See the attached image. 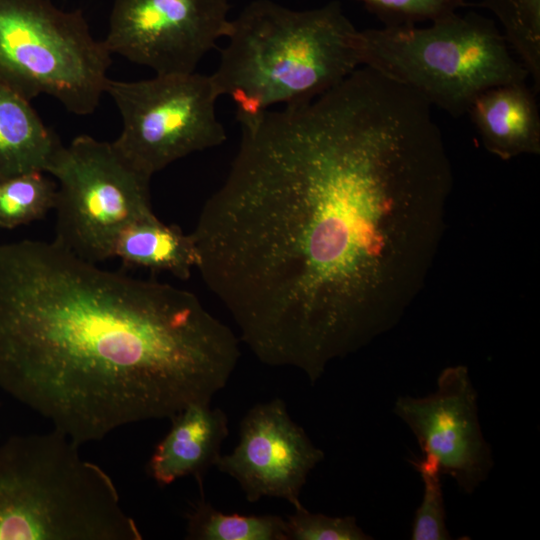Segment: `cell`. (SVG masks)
Masks as SVG:
<instances>
[{"label":"cell","instance_id":"6da1fadb","mask_svg":"<svg viewBox=\"0 0 540 540\" xmlns=\"http://www.w3.org/2000/svg\"><path fill=\"white\" fill-rule=\"evenodd\" d=\"M238 121L236 156L190 233L196 269L260 362L314 385L424 289L451 161L421 109L357 79Z\"/></svg>","mask_w":540,"mask_h":540},{"label":"cell","instance_id":"7a4b0ae2","mask_svg":"<svg viewBox=\"0 0 540 540\" xmlns=\"http://www.w3.org/2000/svg\"><path fill=\"white\" fill-rule=\"evenodd\" d=\"M239 338L193 293L56 242L0 243V390L78 445L211 403Z\"/></svg>","mask_w":540,"mask_h":540},{"label":"cell","instance_id":"3957f363","mask_svg":"<svg viewBox=\"0 0 540 540\" xmlns=\"http://www.w3.org/2000/svg\"><path fill=\"white\" fill-rule=\"evenodd\" d=\"M357 33L339 1L295 10L254 0L232 19L211 77L219 96L235 103L237 120L308 102L361 66Z\"/></svg>","mask_w":540,"mask_h":540},{"label":"cell","instance_id":"277c9868","mask_svg":"<svg viewBox=\"0 0 540 540\" xmlns=\"http://www.w3.org/2000/svg\"><path fill=\"white\" fill-rule=\"evenodd\" d=\"M62 432L0 443V540H141L117 488Z\"/></svg>","mask_w":540,"mask_h":540},{"label":"cell","instance_id":"5b68a950","mask_svg":"<svg viewBox=\"0 0 540 540\" xmlns=\"http://www.w3.org/2000/svg\"><path fill=\"white\" fill-rule=\"evenodd\" d=\"M356 50L361 66L411 88L456 118L486 89L529 77L495 22L476 12H457L427 27L358 30Z\"/></svg>","mask_w":540,"mask_h":540},{"label":"cell","instance_id":"8992f818","mask_svg":"<svg viewBox=\"0 0 540 540\" xmlns=\"http://www.w3.org/2000/svg\"><path fill=\"white\" fill-rule=\"evenodd\" d=\"M111 53L81 10L50 0H0V85L23 98L46 94L76 115L95 111Z\"/></svg>","mask_w":540,"mask_h":540},{"label":"cell","instance_id":"52a82bcc","mask_svg":"<svg viewBox=\"0 0 540 540\" xmlns=\"http://www.w3.org/2000/svg\"><path fill=\"white\" fill-rule=\"evenodd\" d=\"M46 172L58 181L54 242L87 262L113 257L128 225L156 216L151 176L132 166L112 142L77 136L58 149Z\"/></svg>","mask_w":540,"mask_h":540},{"label":"cell","instance_id":"ba28073f","mask_svg":"<svg viewBox=\"0 0 540 540\" xmlns=\"http://www.w3.org/2000/svg\"><path fill=\"white\" fill-rule=\"evenodd\" d=\"M122 130L112 143L136 169L152 177L192 153L221 145L226 132L216 115L211 75H155L139 81L109 79Z\"/></svg>","mask_w":540,"mask_h":540},{"label":"cell","instance_id":"9c48e42d","mask_svg":"<svg viewBox=\"0 0 540 540\" xmlns=\"http://www.w3.org/2000/svg\"><path fill=\"white\" fill-rule=\"evenodd\" d=\"M229 10L228 0H115L103 42L156 75L191 74L229 36Z\"/></svg>","mask_w":540,"mask_h":540},{"label":"cell","instance_id":"30bf717a","mask_svg":"<svg viewBox=\"0 0 540 540\" xmlns=\"http://www.w3.org/2000/svg\"><path fill=\"white\" fill-rule=\"evenodd\" d=\"M393 413L413 433L423 457L450 476L470 495L487 480L494 466L490 444L478 416V393L468 368H444L434 392L423 396H399Z\"/></svg>","mask_w":540,"mask_h":540},{"label":"cell","instance_id":"8fae6325","mask_svg":"<svg viewBox=\"0 0 540 540\" xmlns=\"http://www.w3.org/2000/svg\"><path fill=\"white\" fill-rule=\"evenodd\" d=\"M323 450L292 420L281 398L251 407L239 425V441L229 454L220 455L217 469L239 484L245 498L264 497L303 507L302 489L310 472L324 460Z\"/></svg>","mask_w":540,"mask_h":540},{"label":"cell","instance_id":"7c38bea8","mask_svg":"<svg viewBox=\"0 0 540 540\" xmlns=\"http://www.w3.org/2000/svg\"><path fill=\"white\" fill-rule=\"evenodd\" d=\"M170 421L168 433L149 458L147 473L160 487L192 476L203 489L204 476L216 465L229 434L228 417L211 403H194Z\"/></svg>","mask_w":540,"mask_h":540},{"label":"cell","instance_id":"4fadbf2b","mask_svg":"<svg viewBox=\"0 0 540 540\" xmlns=\"http://www.w3.org/2000/svg\"><path fill=\"white\" fill-rule=\"evenodd\" d=\"M527 82L494 86L481 92L466 114L487 151L508 160L540 153V115Z\"/></svg>","mask_w":540,"mask_h":540},{"label":"cell","instance_id":"5bb4252c","mask_svg":"<svg viewBox=\"0 0 540 540\" xmlns=\"http://www.w3.org/2000/svg\"><path fill=\"white\" fill-rule=\"evenodd\" d=\"M62 145L30 101L0 85V179L46 172Z\"/></svg>","mask_w":540,"mask_h":540},{"label":"cell","instance_id":"9a60e30c","mask_svg":"<svg viewBox=\"0 0 540 540\" xmlns=\"http://www.w3.org/2000/svg\"><path fill=\"white\" fill-rule=\"evenodd\" d=\"M113 256L125 266L169 272L179 279H188L198 260L191 234L157 216L128 225L116 241Z\"/></svg>","mask_w":540,"mask_h":540},{"label":"cell","instance_id":"2e32d148","mask_svg":"<svg viewBox=\"0 0 540 540\" xmlns=\"http://www.w3.org/2000/svg\"><path fill=\"white\" fill-rule=\"evenodd\" d=\"M200 498L186 514V539L190 540H288L286 519L278 515L225 514Z\"/></svg>","mask_w":540,"mask_h":540},{"label":"cell","instance_id":"e0dca14e","mask_svg":"<svg viewBox=\"0 0 540 540\" xmlns=\"http://www.w3.org/2000/svg\"><path fill=\"white\" fill-rule=\"evenodd\" d=\"M502 26L503 35L540 89V0H482Z\"/></svg>","mask_w":540,"mask_h":540},{"label":"cell","instance_id":"ac0fdd59","mask_svg":"<svg viewBox=\"0 0 540 540\" xmlns=\"http://www.w3.org/2000/svg\"><path fill=\"white\" fill-rule=\"evenodd\" d=\"M57 184L43 172L0 179V227L14 229L42 219L54 208Z\"/></svg>","mask_w":540,"mask_h":540},{"label":"cell","instance_id":"d6986e66","mask_svg":"<svg viewBox=\"0 0 540 540\" xmlns=\"http://www.w3.org/2000/svg\"><path fill=\"white\" fill-rule=\"evenodd\" d=\"M411 464L421 476L423 496L415 511L410 538L412 540L452 539L446 524L441 473L434 463L424 457L411 460Z\"/></svg>","mask_w":540,"mask_h":540},{"label":"cell","instance_id":"ffe728a7","mask_svg":"<svg viewBox=\"0 0 540 540\" xmlns=\"http://www.w3.org/2000/svg\"><path fill=\"white\" fill-rule=\"evenodd\" d=\"M384 27L413 26L434 22L466 7V0H357Z\"/></svg>","mask_w":540,"mask_h":540},{"label":"cell","instance_id":"44dd1931","mask_svg":"<svg viewBox=\"0 0 540 540\" xmlns=\"http://www.w3.org/2000/svg\"><path fill=\"white\" fill-rule=\"evenodd\" d=\"M288 540H370L355 517L313 513L304 506L286 517Z\"/></svg>","mask_w":540,"mask_h":540}]
</instances>
